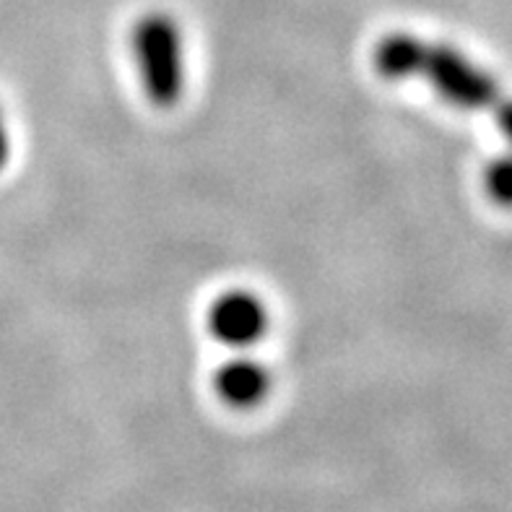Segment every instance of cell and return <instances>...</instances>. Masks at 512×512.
Listing matches in <instances>:
<instances>
[{
  "mask_svg": "<svg viewBox=\"0 0 512 512\" xmlns=\"http://www.w3.org/2000/svg\"><path fill=\"white\" fill-rule=\"evenodd\" d=\"M133 58L143 94L156 107H172L185 91V42L169 13L141 16L133 29Z\"/></svg>",
  "mask_w": 512,
  "mask_h": 512,
  "instance_id": "obj_1",
  "label": "cell"
},
{
  "mask_svg": "<svg viewBox=\"0 0 512 512\" xmlns=\"http://www.w3.org/2000/svg\"><path fill=\"white\" fill-rule=\"evenodd\" d=\"M419 76L427 78L445 102L461 110H487L497 115L507 102L497 81L479 63H474L461 50L440 42H427V55Z\"/></svg>",
  "mask_w": 512,
  "mask_h": 512,
  "instance_id": "obj_2",
  "label": "cell"
},
{
  "mask_svg": "<svg viewBox=\"0 0 512 512\" xmlns=\"http://www.w3.org/2000/svg\"><path fill=\"white\" fill-rule=\"evenodd\" d=\"M271 328L266 302L247 289H229L208 307V331L219 344L234 351L258 346Z\"/></svg>",
  "mask_w": 512,
  "mask_h": 512,
  "instance_id": "obj_3",
  "label": "cell"
},
{
  "mask_svg": "<svg viewBox=\"0 0 512 512\" xmlns=\"http://www.w3.org/2000/svg\"><path fill=\"white\" fill-rule=\"evenodd\" d=\"M271 385L273 380L266 364L247 357V354H237L234 359L221 364L214 377V388L221 401L240 411L255 409L266 401Z\"/></svg>",
  "mask_w": 512,
  "mask_h": 512,
  "instance_id": "obj_4",
  "label": "cell"
},
{
  "mask_svg": "<svg viewBox=\"0 0 512 512\" xmlns=\"http://www.w3.org/2000/svg\"><path fill=\"white\" fill-rule=\"evenodd\" d=\"M424 55H427V39L409 32H393L375 45V71L390 81H409L422 73Z\"/></svg>",
  "mask_w": 512,
  "mask_h": 512,
  "instance_id": "obj_5",
  "label": "cell"
},
{
  "mask_svg": "<svg viewBox=\"0 0 512 512\" xmlns=\"http://www.w3.org/2000/svg\"><path fill=\"white\" fill-rule=\"evenodd\" d=\"M484 188L497 206L512 208V154L497 156L484 172Z\"/></svg>",
  "mask_w": 512,
  "mask_h": 512,
  "instance_id": "obj_6",
  "label": "cell"
},
{
  "mask_svg": "<svg viewBox=\"0 0 512 512\" xmlns=\"http://www.w3.org/2000/svg\"><path fill=\"white\" fill-rule=\"evenodd\" d=\"M8 159H11V130H8L6 112L0 107V172L8 167Z\"/></svg>",
  "mask_w": 512,
  "mask_h": 512,
  "instance_id": "obj_7",
  "label": "cell"
},
{
  "mask_svg": "<svg viewBox=\"0 0 512 512\" xmlns=\"http://www.w3.org/2000/svg\"><path fill=\"white\" fill-rule=\"evenodd\" d=\"M494 120H497V125H500V130L507 136V141L512 143V99L507 97V102L502 104L500 112L494 115Z\"/></svg>",
  "mask_w": 512,
  "mask_h": 512,
  "instance_id": "obj_8",
  "label": "cell"
}]
</instances>
